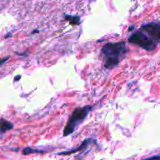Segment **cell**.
<instances>
[{
	"label": "cell",
	"mask_w": 160,
	"mask_h": 160,
	"mask_svg": "<svg viewBox=\"0 0 160 160\" xmlns=\"http://www.w3.org/2000/svg\"><path fill=\"white\" fill-rule=\"evenodd\" d=\"M7 59H9V57H8V58H5V59H3V60H2V62H1V64H3V63H4V62H5V61H6V60H7Z\"/></svg>",
	"instance_id": "obj_10"
},
{
	"label": "cell",
	"mask_w": 160,
	"mask_h": 160,
	"mask_svg": "<svg viewBox=\"0 0 160 160\" xmlns=\"http://www.w3.org/2000/svg\"><path fill=\"white\" fill-rule=\"evenodd\" d=\"M43 153L45 152V151L43 150H38V149H34V148H26L23 149V155H29L31 153Z\"/></svg>",
	"instance_id": "obj_8"
},
{
	"label": "cell",
	"mask_w": 160,
	"mask_h": 160,
	"mask_svg": "<svg viewBox=\"0 0 160 160\" xmlns=\"http://www.w3.org/2000/svg\"><path fill=\"white\" fill-rule=\"evenodd\" d=\"M128 52L124 42L106 44L102 48V53L106 57L105 67L106 69H112L117 67Z\"/></svg>",
	"instance_id": "obj_1"
},
{
	"label": "cell",
	"mask_w": 160,
	"mask_h": 160,
	"mask_svg": "<svg viewBox=\"0 0 160 160\" xmlns=\"http://www.w3.org/2000/svg\"><path fill=\"white\" fill-rule=\"evenodd\" d=\"M139 30L155 42H160V23H147L142 25Z\"/></svg>",
	"instance_id": "obj_4"
},
{
	"label": "cell",
	"mask_w": 160,
	"mask_h": 160,
	"mask_svg": "<svg viewBox=\"0 0 160 160\" xmlns=\"http://www.w3.org/2000/svg\"><path fill=\"white\" fill-rule=\"evenodd\" d=\"M144 160H160V156H153V157L148 158V159H145Z\"/></svg>",
	"instance_id": "obj_9"
},
{
	"label": "cell",
	"mask_w": 160,
	"mask_h": 160,
	"mask_svg": "<svg viewBox=\"0 0 160 160\" xmlns=\"http://www.w3.org/2000/svg\"><path fill=\"white\" fill-rule=\"evenodd\" d=\"M92 109L93 107L91 106L77 108L67 121V125L64 128L63 135L66 137V136L70 135L72 133H73V131L78 128V127L84 121V119L88 115Z\"/></svg>",
	"instance_id": "obj_2"
},
{
	"label": "cell",
	"mask_w": 160,
	"mask_h": 160,
	"mask_svg": "<svg viewBox=\"0 0 160 160\" xmlns=\"http://www.w3.org/2000/svg\"><path fill=\"white\" fill-rule=\"evenodd\" d=\"M94 142H95V141L92 138L86 139V140H84V142H82V144H81V145H80L78 148H74V149H73V150H70V151L62 152H59V153H58V154L59 155H70V154H72V153L77 152H79V151H81V150H83V149H84V148H86L88 146H89L90 145L93 144Z\"/></svg>",
	"instance_id": "obj_5"
},
{
	"label": "cell",
	"mask_w": 160,
	"mask_h": 160,
	"mask_svg": "<svg viewBox=\"0 0 160 160\" xmlns=\"http://www.w3.org/2000/svg\"><path fill=\"white\" fill-rule=\"evenodd\" d=\"M13 128V124L11 123L10 122L7 121L5 119L2 118L1 119V133L3 134V133L6 132V131H9V130L12 129Z\"/></svg>",
	"instance_id": "obj_6"
},
{
	"label": "cell",
	"mask_w": 160,
	"mask_h": 160,
	"mask_svg": "<svg viewBox=\"0 0 160 160\" xmlns=\"http://www.w3.org/2000/svg\"><path fill=\"white\" fill-rule=\"evenodd\" d=\"M128 41L131 43L138 45L146 51H153L157 47L156 42L140 30L131 34L128 38Z\"/></svg>",
	"instance_id": "obj_3"
},
{
	"label": "cell",
	"mask_w": 160,
	"mask_h": 160,
	"mask_svg": "<svg viewBox=\"0 0 160 160\" xmlns=\"http://www.w3.org/2000/svg\"><path fill=\"white\" fill-rule=\"evenodd\" d=\"M20 76H17V77H16V78H15V81H17V79H20Z\"/></svg>",
	"instance_id": "obj_11"
},
{
	"label": "cell",
	"mask_w": 160,
	"mask_h": 160,
	"mask_svg": "<svg viewBox=\"0 0 160 160\" xmlns=\"http://www.w3.org/2000/svg\"><path fill=\"white\" fill-rule=\"evenodd\" d=\"M66 20L67 21L70 22V23H71L72 25H78L81 23V19L78 16H70V15H67L66 16Z\"/></svg>",
	"instance_id": "obj_7"
}]
</instances>
